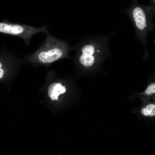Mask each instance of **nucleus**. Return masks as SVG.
<instances>
[{"label":"nucleus","mask_w":155,"mask_h":155,"mask_svg":"<svg viewBox=\"0 0 155 155\" xmlns=\"http://www.w3.org/2000/svg\"><path fill=\"white\" fill-rule=\"evenodd\" d=\"M44 44L35 54L41 62L49 63L60 58L65 53L66 43L51 35L49 32Z\"/></svg>","instance_id":"1"},{"label":"nucleus","mask_w":155,"mask_h":155,"mask_svg":"<svg viewBox=\"0 0 155 155\" xmlns=\"http://www.w3.org/2000/svg\"><path fill=\"white\" fill-rule=\"evenodd\" d=\"M49 32L47 26L37 28L27 25L10 22L4 20L0 22V33L22 38L28 44L33 35L41 32Z\"/></svg>","instance_id":"2"},{"label":"nucleus","mask_w":155,"mask_h":155,"mask_svg":"<svg viewBox=\"0 0 155 155\" xmlns=\"http://www.w3.org/2000/svg\"><path fill=\"white\" fill-rule=\"evenodd\" d=\"M131 15L138 31L142 33L147 31L148 22L146 13L141 7H137L133 9Z\"/></svg>","instance_id":"3"},{"label":"nucleus","mask_w":155,"mask_h":155,"mask_svg":"<svg viewBox=\"0 0 155 155\" xmlns=\"http://www.w3.org/2000/svg\"><path fill=\"white\" fill-rule=\"evenodd\" d=\"M94 44L91 43L84 45L81 49V55L79 60L81 63L85 67L92 65L95 62V58L94 55L96 52H100L99 49H96Z\"/></svg>","instance_id":"4"},{"label":"nucleus","mask_w":155,"mask_h":155,"mask_svg":"<svg viewBox=\"0 0 155 155\" xmlns=\"http://www.w3.org/2000/svg\"><path fill=\"white\" fill-rule=\"evenodd\" d=\"M66 91V88L65 86L59 83H53L49 86L48 94L52 100H57L59 95L65 93Z\"/></svg>","instance_id":"5"},{"label":"nucleus","mask_w":155,"mask_h":155,"mask_svg":"<svg viewBox=\"0 0 155 155\" xmlns=\"http://www.w3.org/2000/svg\"><path fill=\"white\" fill-rule=\"evenodd\" d=\"M142 114L145 117H153L155 116V104L150 103L142 108L141 111Z\"/></svg>","instance_id":"6"},{"label":"nucleus","mask_w":155,"mask_h":155,"mask_svg":"<svg viewBox=\"0 0 155 155\" xmlns=\"http://www.w3.org/2000/svg\"><path fill=\"white\" fill-rule=\"evenodd\" d=\"M155 84L153 83L150 84L148 86L144 92V94L146 96H150L155 94Z\"/></svg>","instance_id":"7"},{"label":"nucleus","mask_w":155,"mask_h":155,"mask_svg":"<svg viewBox=\"0 0 155 155\" xmlns=\"http://www.w3.org/2000/svg\"><path fill=\"white\" fill-rule=\"evenodd\" d=\"M1 64L0 63V79L2 77L4 74V71L1 68Z\"/></svg>","instance_id":"8"},{"label":"nucleus","mask_w":155,"mask_h":155,"mask_svg":"<svg viewBox=\"0 0 155 155\" xmlns=\"http://www.w3.org/2000/svg\"><path fill=\"white\" fill-rule=\"evenodd\" d=\"M154 0L155 1V0Z\"/></svg>","instance_id":"9"}]
</instances>
